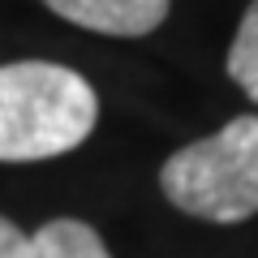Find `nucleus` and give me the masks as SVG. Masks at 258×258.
I'll list each match as a JSON object with an SVG mask.
<instances>
[{
    "label": "nucleus",
    "mask_w": 258,
    "mask_h": 258,
    "mask_svg": "<svg viewBox=\"0 0 258 258\" xmlns=\"http://www.w3.org/2000/svg\"><path fill=\"white\" fill-rule=\"evenodd\" d=\"M99 120V95L56 60L0 64V164H35L82 147Z\"/></svg>",
    "instance_id": "nucleus-1"
},
{
    "label": "nucleus",
    "mask_w": 258,
    "mask_h": 258,
    "mask_svg": "<svg viewBox=\"0 0 258 258\" xmlns=\"http://www.w3.org/2000/svg\"><path fill=\"white\" fill-rule=\"evenodd\" d=\"M159 189L176 211L207 224H241L258 215V116H232L220 134L172 151Z\"/></svg>",
    "instance_id": "nucleus-2"
},
{
    "label": "nucleus",
    "mask_w": 258,
    "mask_h": 258,
    "mask_svg": "<svg viewBox=\"0 0 258 258\" xmlns=\"http://www.w3.org/2000/svg\"><path fill=\"white\" fill-rule=\"evenodd\" d=\"M56 18L74 22L95 35L112 39H142L164 26L172 0H43Z\"/></svg>",
    "instance_id": "nucleus-3"
},
{
    "label": "nucleus",
    "mask_w": 258,
    "mask_h": 258,
    "mask_svg": "<svg viewBox=\"0 0 258 258\" xmlns=\"http://www.w3.org/2000/svg\"><path fill=\"white\" fill-rule=\"evenodd\" d=\"M30 258H112L103 237L82 220H47L30 237Z\"/></svg>",
    "instance_id": "nucleus-4"
},
{
    "label": "nucleus",
    "mask_w": 258,
    "mask_h": 258,
    "mask_svg": "<svg viewBox=\"0 0 258 258\" xmlns=\"http://www.w3.org/2000/svg\"><path fill=\"white\" fill-rule=\"evenodd\" d=\"M228 78L258 103V0L241 13V26L228 47Z\"/></svg>",
    "instance_id": "nucleus-5"
},
{
    "label": "nucleus",
    "mask_w": 258,
    "mask_h": 258,
    "mask_svg": "<svg viewBox=\"0 0 258 258\" xmlns=\"http://www.w3.org/2000/svg\"><path fill=\"white\" fill-rule=\"evenodd\" d=\"M0 258H30V232L0 215Z\"/></svg>",
    "instance_id": "nucleus-6"
}]
</instances>
